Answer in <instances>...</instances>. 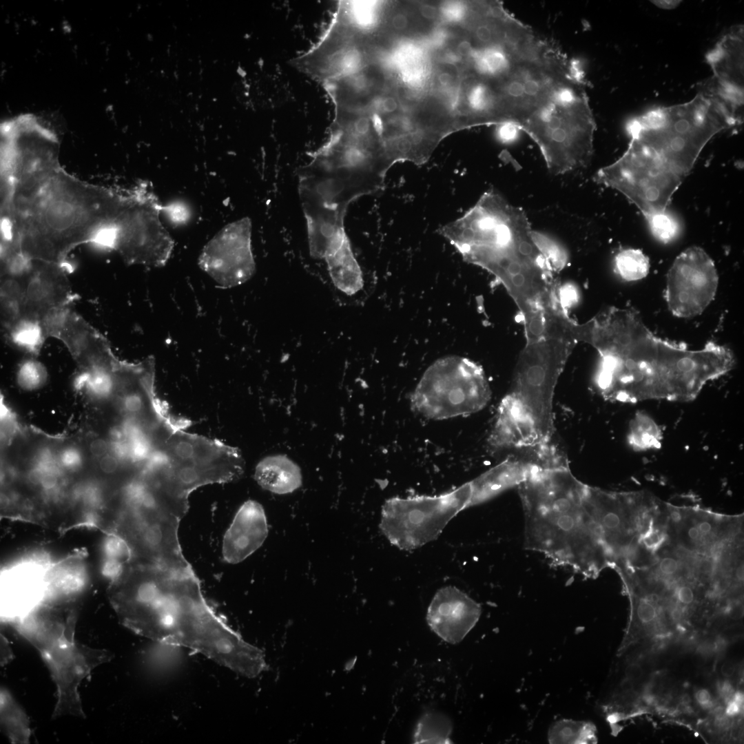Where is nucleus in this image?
I'll list each match as a JSON object with an SVG mask.
<instances>
[{"instance_id": "1", "label": "nucleus", "mask_w": 744, "mask_h": 744, "mask_svg": "<svg viewBox=\"0 0 744 744\" xmlns=\"http://www.w3.org/2000/svg\"><path fill=\"white\" fill-rule=\"evenodd\" d=\"M59 154L17 163L1 178V247L28 260L64 266L79 245L111 249L125 192L72 176Z\"/></svg>"}, {"instance_id": "2", "label": "nucleus", "mask_w": 744, "mask_h": 744, "mask_svg": "<svg viewBox=\"0 0 744 744\" xmlns=\"http://www.w3.org/2000/svg\"><path fill=\"white\" fill-rule=\"evenodd\" d=\"M585 325L584 342L600 357L595 385L610 402H690L735 363L732 352L714 342L689 350L657 337L631 308L610 307Z\"/></svg>"}, {"instance_id": "3", "label": "nucleus", "mask_w": 744, "mask_h": 744, "mask_svg": "<svg viewBox=\"0 0 744 744\" xmlns=\"http://www.w3.org/2000/svg\"><path fill=\"white\" fill-rule=\"evenodd\" d=\"M742 118L703 84L691 101L652 109L627 124L628 147L593 179L624 195L645 216L666 210L708 141Z\"/></svg>"}, {"instance_id": "4", "label": "nucleus", "mask_w": 744, "mask_h": 744, "mask_svg": "<svg viewBox=\"0 0 744 744\" xmlns=\"http://www.w3.org/2000/svg\"><path fill=\"white\" fill-rule=\"evenodd\" d=\"M532 230L525 212L491 189L438 231L466 262L492 273L526 314L541 308L555 291L554 271Z\"/></svg>"}, {"instance_id": "5", "label": "nucleus", "mask_w": 744, "mask_h": 744, "mask_svg": "<svg viewBox=\"0 0 744 744\" xmlns=\"http://www.w3.org/2000/svg\"><path fill=\"white\" fill-rule=\"evenodd\" d=\"M584 484L568 462L539 467L519 484L524 548L586 578L610 568L597 526L583 499Z\"/></svg>"}, {"instance_id": "6", "label": "nucleus", "mask_w": 744, "mask_h": 744, "mask_svg": "<svg viewBox=\"0 0 744 744\" xmlns=\"http://www.w3.org/2000/svg\"><path fill=\"white\" fill-rule=\"evenodd\" d=\"M74 603L41 601L18 626L21 634L47 663L56 686L54 718H85L79 687L96 667L112 657L107 650L91 648L76 640L77 609Z\"/></svg>"}, {"instance_id": "7", "label": "nucleus", "mask_w": 744, "mask_h": 744, "mask_svg": "<svg viewBox=\"0 0 744 744\" xmlns=\"http://www.w3.org/2000/svg\"><path fill=\"white\" fill-rule=\"evenodd\" d=\"M520 130L537 143L550 174L586 167L596 123L580 77L573 72L558 83Z\"/></svg>"}, {"instance_id": "8", "label": "nucleus", "mask_w": 744, "mask_h": 744, "mask_svg": "<svg viewBox=\"0 0 744 744\" xmlns=\"http://www.w3.org/2000/svg\"><path fill=\"white\" fill-rule=\"evenodd\" d=\"M583 499L610 561H628L657 523L663 502L645 491L616 492L584 484Z\"/></svg>"}, {"instance_id": "9", "label": "nucleus", "mask_w": 744, "mask_h": 744, "mask_svg": "<svg viewBox=\"0 0 744 744\" xmlns=\"http://www.w3.org/2000/svg\"><path fill=\"white\" fill-rule=\"evenodd\" d=\"M491 390L483 369L451 355L437 360L424 373L411 397L412 408L432 420L466 416L483 409Z\"/></svg>"}, {"instance_id": "10", "label": "nucleus", "mask_w": 744, "mask_h": 744, "mask_svg": "<svg viewBox=\"0 0 744 744\" xmlns=\"http://www.w3.org/2000/svg\"><path fill=\"white\" fill-rule=\"evenodd\" d=\"M576 344L559 338L526 344L515 366L510 393L530 413L544 444L550 443L555 432L554 393Z\"/></svg>"}, {"instance_id": "11", "label": "nucleus", "mask_w": 744, "mask_h": 744, "mask_svg": "<svg viewBox=\"0 0 744 744\" xmlns=\"http://www.w3.org/2000/svg\"><path fill=\"white\" fill-rule=\"evenodd\" d=\"M469 482L437 496L391 497L384 502L380 528L401 550L420 548L436 539L448 523L471 506Z\"/></svg>"}, {"instance_id": "12", "label": "nucleus", "mask_w": 744, "mask_h": 744, "mask_svg": "<svg viewBox=\"0 0 744 744\" xmlns=\"http://www.w3.org/2000/svg\"><path fill=\"white\" fill-rule=\"evenodd\" d=\"M162 206L147 184L126 189L112 247L126 264L161 267L168 262L174 242L161 220Z\"/></svg>"}, {"instance_id": "13", "label": "nucleus", "mask_w": 744, "mask_h": 744, "mask_svg": "<svg viewBox=\"0 0 744 744\" xmlns=\"http://www.w3.org/2000/svg\"><path fill=\"white\" fill-rule=\"evenodd\" d=\"M667 541L688 554L721 560L743 537V515H727L699 505L665 502Z\"/></svg>"}, {"instance_id": "14", "label": "nucleus", "mask_w": 744, "mask_h": 744, "mask_svg": "<svg viewBox=\"0 0 744 744\" xmlns=\"http://www.w3.org/2000/svg\"><path fill=\"white\" fill-rule=\"evenodd\" d=\"M719 276L714 263L701 247H690L674 260L667 274L665 298L679 318L701 314L713 300Z\"/></svg>"}, {"instance_id": "15", "label": "nucleus", "mask_w": 744, "mask_h": 744, "mask_svg": "<svg viewBox=\"0 0 744 744\" xmlns=\"http://www.w3.org/2000/svg\"><path fill=\"white\" fill-rule=\"evenodd\" d=\"M251 222L245 217L223 227L203 248L200 268L219 288L240 286L254 276L256 263L251 247Z\"/></svg>"}, {"instance_id": "16", "label": "nucleus", "mask_w": 744, "mask_h": 744, "mask_svg": "<svg viewBox=\"0 0 744 744\" xmlns=\"http://www.w3.org/2000/svg\"><path fill=\"white\" fill-rule=\"evenodd\" d=\"M76 298L65 266L32 260L21 320L42 327L46 319L70 307Z\"/></svg>"}, {"instance_id": "17", "label": "nucleus", "mask_w": 744, "mask_h": 744, "mask_svg": "<svg viewBox=\"0 0 744 744\" xmlns=\"http://www.w3.org/2000/svg\"><path fill=\"white\" fill-rule=\"evenodd\" d=\"M743 25H734L706 56L713 72L707 84L741 114L743 105Z\"/></svg>"}, {"instance_id": "18", "label": "nucleus", "mask_w": 744, "mask_h": 744, "mask_svg": "<svg viewBox=\"0 0 744 744\" xmlns=\"http://www.w3.org/2000/svg\"><path fill=\"white\" fill-rule=\"evenodd\" d=\"M481 615L480 605L455 586L438 590L426 614L431 629L450 643L460 642Z\"/></svg>"}, {"instance_id": "19", "label": "nucleus", "mask_w": 744, "mask_h": 744, "mask_svg": "<svg viewBox=\"0 0 744 744\" xmlns=\"http://www.w3.org/2000/svg\"><path fill=\"white\" fill-rule=\"evenodd\" d=\"M268 533L262 506L255 500L246 501L224 535L222 553L225 561L232 564L242 562L263 544Z\"/></svg>"}, {"instance_id": "20", "label": "nucleus", "mask_w": 744, "mask_h": 744, "mask_svg": "<svg viewBox=\"0 0 744 744\" xmlns=\"http://www.w3.org/2000/svg\"><path fill=\"white\" fill-rule=\"evenodd\" d=\"M488 442L496 449L533 448L545 445L530 413L510 392L497 407Z\"/></svg>"}, {"instance_id": "21", "label": "nucleus", "mask_w": 744, "mask_h": 744, "mask_svg": "<svg viewBox=\"0 0 744 744\" xmlns=\"http://www.w3.org/2000/svg\"><path fill=\"white\" fill-rule=\"evenodd\" d=\"M541 466L537 453L535 458H508L469 482L471 506L483 503L501 493L517 486L533 472Z\"/></svg>"}, {"instance_id": "22", "label": "nucleus", "mask_w": 744, "mask_h": 744, "mask_svg": "<svg viewBox=\"0 0 744 744\" xmlns=\"http://www.w3.org/2000/svg\"><path fill=\"white\" fill-rule=\"evenodd\" d=\"M88 581L84 557L80 553L51 563L45 572L41 601L56 603L76 602L85 590Z\"/></svg>"}, {"instance_id": "23", "label": "nucleus", "mask_w": 744, "mask_h": 744, "mask_svg": "<svg viewBox=\"0 0 744 744\" xmlns=\"http://www.w3.org/2000/svg\"><path fill=\"white\" fill-rule=\"evenodd\" d=\"M254 478L262 488L278 495L291 493L302 484L300 467L284 455L261 459L256 467Z\"/></svg>"}, {"instance_id": "24", "label": "nucleus", "mask_w": 744, "mask_h": 744, "mask_svg": "<svg viewBox=\"0 0 744 744\" xmlns=\"http://www.w3.org/2000/svg\"><path fill=\"white\" fill-rule=\"evenodd\" d=\"M29 272L19 275H1V322L6 333L10 331L23 316Z\"/></svg>"}, {"instance_id": "25", "label": "nucleus", "mask_w": 744, "mask_h": 744, "mask_svg": "<svg viewBox=\"0 0 744 744\" xmlns=\"http://www.w3.org/2000/svg\"><path fill=\"white\" fill-rule=\"evenodd\" d=\"M1 723L10 741L27 743L30 736L29 719L23 709L5 689L1 690Z\"/></svg>"}, {"instance_id": "26", "label": "nucleus", "mask_w": 744, "mask_h": 744, "mask_svg": "<svg viewBox=\"0 0 744 744\" xmlns=\"http://www.w3.org/2000/svg\"><path fill=\"white\" fill-rule=\"evenodd\" d=\"M662 437L659 426L647 413L637 412L630 421L627 438L634 451L658 448L661 446Z\"/></svg>"}, {"instance_id": "27", "label": "nucleus", "mask_w": 744, "mask_h": 744, "mask_svg": "<svg viewBox=\"0 0 744 744\" xmlns=\"http://www.w3.org/2000/svg\"><path fill=\"white\" fill-rule=\"evenodd\" d=\"M596 728L589 722L572 719L555 721L548 732L549 743H596Z\"/></svg>"}, {"instance_id": "28", "label": "nucleus", "mask_w": 744, "mask_h": 744, "mask_svg": "<svg viewBox=\"0 0 744 744\" xmlns=\"http://www.w3.org/2000/svg\"><path fill=\"white\" fill-rule=\"evenodd\" d=\"M451 720L439 712H428L419 720L414 732L415 743H451Z\"/></svg>"}, {"instance_id": "29", "label": "nucleus", "mask_w": 744, "mask_h": 744, "mask_svg": "<svg viewBox=\"0 0 744 744\" xmlns=\"http://www.w3.org/2000/svg\"><path fill=\"white\" fill-rule=\"evenodd\" d=\"M614 267L618 274L627 281L645 278L650 269L648 258L640 249H626L614 258Z\"/></svg>"}, {"instance_id": "30", "label": "nucleus", "mask_w": 744, "mask_h": 744, "mask_svg": "<svg viewBox=\"0 0 744 744\" xmlns=\"http://www.w3.org/2000/svg\"><path fill=\"white\" fill-rule=\"evenodd\" d=\"M532 238L554 272L561 270L566 266L568 259V254L558 241L548 235L533 229Z\"/></svg>"}, {"instance_id": "31", "label": "nucleus", "mask_w": 744, "mask_h": 744, "mask_svg": "<svg viewBox=\"0 0 744 744\" xmlns=\"http://www.w3.org/2000/svg\"><path fill=\"white\" fill-rule=\"evenodd\" d=\"M653 236L663 243L674 240L680 232V224L666 210L645 216Z\"/></svg>"}, {"instance_id": "32", "label": "nucleus", "mask_w": 744, "mask_h": 744, "mask_svg": "<svg viewBox=\"0 0 744 744\" xmlns=\"http://www.w3.org/2000/svg\"><path fill=\"white\" fill-rule=\"evenodd\" d=\"M45 366L35 360H26L17 371V381L19 386L25 391H34L43 386L47 380Z\"/></svg>"}, {"instance_id": "33", "label": "nucleus", "mask_w": 744, "mask_h": 744, "mask_svg": "<svg viewBox=\"0 0 744 744\" xmlns=\"http://www.w3.org/2000/svg\"><path fill=\"white\" fill-rule=\"evenodd\" d=\"M103 558H109L120 561L124 569L132 559V551L127 543L115 533H107L102 544Z\"/></svg>"}, {"instance_id": "34", "label": "nucleus", "mask_w": 744, "mask_h": 744, "mask_svg": "<svg viewBox=\"0 0 744 744\" xmlns=\"http://www.w3.org/2000/svg\"><path fill=\"white\" fill-rule=\"evenodd\" d=\"M161 214L174 226L185 225L190 218L191 211L185 202L172 201L163 205Z\"/></svg>"}, {"instance_id": "35", "label": "nucleus", "mask_w": 744, "mask_h": 744, "mask_svg": "<svg viewBox=\"0 0 744 744\" xmlns=\"http://www.w3.org/2000/svg\"><path fill=\"white\" fill-rule=\"evenodd\" d=\"M57 460L65 472L74 473L81 469L83 457L81 451L75 446H67L57 453Z\"/></svg>"}, {"instance_id": "36", "label": "nucleus", "mask_w": 744, "mask_h": 744, "mask_svg": "<svg viewBox=\"0 0 744 744\" xmlns=\"http://www.w3.org/2000/svg\"><path fill=\"white\" fill-rule=\"evenodd\" d=\"M635 608L637 619L643 624L650 623L658 617L659 609L653 595L641 598L637 602Z\"/></svg>"}, {"instance_id": "37", "label": "nucleus", "mask_w": 744, "mask_h": 744, "mask_svg": "<svg viewBox=\"0 0 744 744\" xmlns=\"http://www.w3.org/2000/svg\"><path fill=\"white\" fill-rule=\"evenodd\" d=\"M440 12L445 20L458 22L466 17L468 8L461 2H447L442 6Z\"/></svg>"}, {"instance_id": "38", "label": "nucleus", "mask_w": 744, "mask_h": 744, "mask_svg": "<svg viewBox=\"0 0 744 744\" xmlns=\"http://www.w3.org/2000/svg\"><path fill=\"white\" fill-rule=\"evenodd\" d=\"M99 467L102 472L108 475H114L122 472V468L118 460L110 453H107L100 458Z\"/></svg>"}, {"instance_id": "39", "label": "nucleus", "mask_w": 744, "mask_h": 744, "mask_svg": "<svg viewBox=\"0 0 744 744\" xmlns=\"http://www.w3.org/2000/svg\"><path fill=\"white\" fill-rule=\"evenodd\" d=\"M499 126L498 136L504 142L513 141L517 135L518 130H519L517 126L510 123H504L499 125Z\"/></svg>"}, {"instance_id": "40", "label": "nucleus", "mask_w": 744, "mask_h": 744, "mask_svg": "<svg viewBox=\"0 0 744 744\" xmlns=\"http://www.w3.org/2000/svg\"><path fill=\"white\" fill-rule=\"evenodd\" d=\"M90 453L99 458H101L109 453V442L103 439H96L90 445Z\"/></svg>"}, {"instance_id": "41", "label": "nucleus", "mask_w": 744, "mask_h": 744, "mask_svg": "<svg viewBox=\"0 0 744 744\" xmlns=\"http://www.w3.org/2000/svg\"><path fill=\"white\" fill-rule=\"evenodd\" d=\"M473 49L474 46L473 43L469 40L464 39L458 43L456 49L457 54L459 58H466L468 59L473 53Z\"/></svg>"}, {"instance_id": "42", "label": "nucleus", "mask_w": 744, "mask_h": 744, "mask_svg": "<svg viewBox=\"0 0 744 744\" xmlns=\"http://www.w3.org/2000/svg\"><path fill=\"white\" fill-rule=\"evenodd\" d=\"M626 679L630 681H635L641 678L643 670L637 663H632L627 666L625 670Z\"/></svg>"}, {"instance_id": "43", "label": "nucleus", "mask_w": 744, "mask_h": 744, "mask_svg": "<svg viewBox=\"0 0 744 744\" xmlns=\"http://www.w3.org/2000/svg\"><path fill=\"white\" fill-rule=\"evenodd\" d=\"M391 25L396 30H404L408 25V18L402 13H397L392 17Z\"/></svg>"}, {"instance_id": "44", "label": "nucleus", "mask_w": 744, "mask_h": 744, "mask_svg": "<svg viewBox=\"0 0 744 744\" xmlns=\"http://www.w3.org/2000/svg\"><path fill=\"white\" fill-rule=\"evenodd\" d=\"M437 82L444 89H449L453 84V76L448 72H442L437 76Z\"/></svg>"}, {"instance_id": "45", "label": "nucleus", "mask_w": 744, "mask_h": 744, "mask_svg": "<svg viewBox=\"0 0 744 744\" xmlns=\"http://www.w3.org/2000/svg\"><path fill=\"white\" fill-rule=\"evenodd\" d=\"M421 14L426 19L431 20L436 17L437 9L429 4H423L420 8Z\"/></svg>"}, {"instance_id": "46", "label": "nucleus", "mask_w": 744, "mask_h": 744, "mask_svg": "<svg viewBox=\"0 0 744 744\" xmlns=\"http://www.w3.org/2000/svg\"><path fill=\"white\" fill-rule=\"evenodd\" d=\"M695 698L697 702L702 706L707 707L711 703L710 693L706 689H701L698 690L695 694Z\"/></svg>"}, {"instance_id": "47", "label": "nucleus", "mask_w": 744, "mask_h": 744, "mask_svg": "<svg viewBox=\"0 0 744 744\" xmlns=\"http://www.w3.org/2000/svg\"><path fill=\"white\" fill-rule=\"evenodd\" d=\"M735 670V665L730 661L724 662L721 668V672L725 677L732 676L734 674Z\"/></svg>"}, {"instance_id": "48", "label": "nucleus", "mask_w": 744, "mask_h": 744, "mask_svg": "<svg viewBox=\"0 0 744 744\" xmlns=\"http://www.w3.org/2000/svg\"><path fill=\"white\" fill-rule=\"evenodd\" d=\"M741 707L734 701H730L726 708V714L729 716H734L738 714L740 711Z\"/></svg>"}, {"instance_id": "49", "label": "nucleus", "mask_w": 744, "mask_h": 744, "mask_svg": "<svg viewBox=\"0 0 744 744\" xmlns=\"http://www.w3.org/2000/svg\"><path fill=\"white\" fill-rule=\"evenodd\" d=\"M721 691L723 694H728L732 692V686L727 681H725L721 687Z\"/></svg>"}, {"instance_id": "50", "label": "nucleus", "mask_w": 744, "mask_h": 744, "mask_svg": "<svg viewBox=\"0 0 744 744\" xmlns=\"http://www.w3.org/2000/svg\"><path fill=\"white\" fill-rule=\"evenodd\" d=\"M733 701H734L741 707L743 703V695L740 692L735 694Z\"/></svg>"}]
</instances>
